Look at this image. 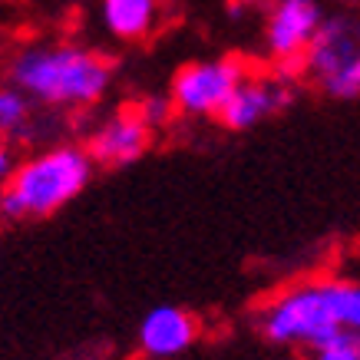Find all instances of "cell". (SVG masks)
Masks as SVG:
<instances>
[{
	"label": "cell",
	"instance_id": "ba28073f",
	"mask_svg": "<svg viewBox=\"0 0 360 360\" xmlns=\"http://www.w3.org/2000/svg\"><path fill=\"white\" fill-rule=\"evenodd\" d=\"M291 103V86L281 77H245L229 96V103L221 106L219 120L229 129L241 132L264 122L268 116L281 112Z\"/></svg>",
	"mask_w": 360,
	"mask_h": 360
},
{
	"label": "cell",
	"instance_id": "7a4b0ae2",
	"mask_svg": "<svg viewBox=\"0 0 360 360\" xmlns=\"http://www.w3.org/2000/svg\"><path fill=\"white\" fill-rule=\"evenodd\" d=\"M360 328V288L347 278H321L288 288L262 311V330L274 344L324 350Z\"/></svg>",
	"mask_w": 360,
	"mask_h": 360
},
{
	"label": "cell",
	"instance_id": "9c48e42d",
	"mask_svg": "<svg viewBox=\"0 0 360 360\" xmlns=\"http://www.w3.org/2000/svg\"><path fill=\"white\" fill-rule=\"evenodd\" d=\"M195 317L182 311L175 304H159L153 307L149 314L142 317L139 324V347L149 354V357H175L182 350L192 347L195 340Z\"/></svg>",
	"mask_w": 360,
	"mask_h": 360
},
{
	"label": "cell",
	"instance_id": "3957f363",
	"mask_svg": "<svg viewBox=\"0 0 360 360\" xmlns=\"http://www.w3.org/2000/svg\"><path fill=\"white\" fill-rule=\"evenodd\" d=\"M93 162L83 146H53L30 155L11 172L0 188V215L20 219H46L70 205L89 186Z\"/></svg>",
	"mask_w": 360,
	"mask_h": 360
},
{
	"label": "cell",
	"instance_id": "8fae6325",
	"mask_svg": "<svg viewBox=\"0 0 360 360\" xmlns=\"http://www.w3.org/2000/svg\"><path fill=\"white\" fill-rule=\"evenodd\" d=\"M33 99H27L17 86H0V139H27L33 129Z\"/></svg>",
	"mask_w": 360,
	"mask_h": 360
},
{
	"label": "cell",
	"instance_id": "4fadbf2b",
	"mask_svg": "<svg viewBox=\"0 0 360 360\" xmlns=\"http://www.w3.org/2000/svg\"><path fill=\"white\" fill-rule=\"evenodd\" d=\"M317 357L314 360H360V347H357V334L347 340H340V344H330L324 350H314Z\"/></svg>",
	"mask_w": 360,
	"mask_h": 360
},
{
	"label": "cell",
	"instance_id": "30bf717a",
	"mask_svg": "<svg viewBox=\"0 0 360 360\" xmlns=\"http://www.w3.org/2000/svg\"><path fill=\"white\" fill-rule=\"evenodd\" d=\"M162 4L159 0H99V17L110 37L139 44L159 27Z\"/></svg>",
	"mask_w": 360,
	"mask_h": 360
},
{
	"label": "cell",
	"instance_id": "5bb4252c",
	"mask_svg": "<svg viewBox=\"0 0 360 360\" xmlns=\"http://www.w3.org/2000/svg\"><path fill=\"white\" fill-rule=\"evenodd\" d=\"M13 169H17V155H13L11 139H0V188L7 186V179H11Z\"/></svg>",
	"mask_w": 360,
	"mask_h": 360
},
{
	"label": "cell",
	"instance_id": "7c38bea8",
	"mask_svg": "<svg viewBox=\"0 0 360 360\" xmlns=\"http://www.w3.org/2000/svg\"><path fill=\"white\" fill-rule=\"evenodd\" d=\"M136 112H139V120L149 126V129H155V126H162V122H169V116H172V103H169V96H146L136 106Z\"/></svg>",
	"mask_w": 360,
	"mask_h": 360
},
{
	"label": "cell",
	"instance_id": "52a82bcc",
	"mask_svg": "<svg viewBox=\"0 0 360 360\" xmlns=\"http://www.w3.org/2000/svg\"><path fill=\"white\" fill-rule=\"evenodd\" d=\"M149 142H153V129L139 120V112L120 110L89 132L86 155L93 165L116 169V165H129L136 159H142V153L149 149Z\"/></svg>",
	"mask_w": 360,
	"mask_h": 360
},
{
	"label": "cell",
	"instance_id": "9a60e30c",
	"mask_svg": "<svg viewBox=\"0 0 360 360\" xmlns=\"http://www.w3.org/2000/svg\"><path fill=\"white\" fill-rule=\"evenodd\" d=\"M235 4H255V0H235Z\"/></svg>",
	"mask_w": 360,
	"mask_h": 360
},
{
	"label": "cell",
	"instance_id": "5b68a950",
	"mask_svg": "<svg viewBox=\"0 0 360 360\" xmlns=\"http://www.w3.org/2000/svg\"><path fill=\"white\" fill-rule=\"evenodd\" d=\"M245 77H248V66L238 56L195 60L172 77L169 103L175 112H182L188 120H212L221 112V106L229 103V96Z\"/></svg>",
	"mask_w": 360,
	"mask_h": 360
},
{
	"label": "cell",
	"instance_id": "8992f818",
	"mask_svg": "<svg viewBox=\"0 0 360 360\" xmlns=\"http://www.w3.org/2000/svg\"><path fill=\"white\" fill-rule=\"evenodd\" d=\"M321 20H324V11L317 0H274L268 11V23H264V46L278 63L274 77L288 79L301 73V56Z\"/></svg>",
	"mask_w": 360,
	"mask_h": 360
},
{
	"label": "cell",
	"instance_id": "6da1fadb",
	"mask_svg": "<svg viewBox=\"0 0 360 360\" xmlns=\"http://www.w3.org/2000/svg\"><path fill=\"white\" fill-rule=\"evenodd\" d=\"M7 79L50 110H86L110 93L112 66L79 44H27L13 53Z\"/></svg>",
	"mask_w": 360,
	"mask_h": 360
},
{
	"label": "cell",
	"instance_id": "277c9868",
	"mask_svg": "<svg viewBox=\"0 0 360 360\" xmlns=\"http://www.w3.org/2000/svg\"><path fill=\"white\" fill-rule=\"evenodd\" d=\"M301 70L324 89L330 99H357L360 96V44L357 20L344 13L324 17L317 33L311 37Z\"/></svg>",
	"mask_w": 360,
	"mask_h": 360
}]
</instances>
